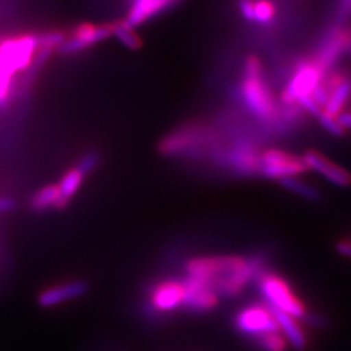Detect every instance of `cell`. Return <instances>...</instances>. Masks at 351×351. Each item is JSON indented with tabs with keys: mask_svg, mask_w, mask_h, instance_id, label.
Masks as SVG:
<instances>
[{
	"mask_svg": "<svg viewBox=\"0 0 351 351\" xmlns=\"http://www.w3.org/2000/svg\"><path fill=\"white\" fill-rule=\"evenodd\" d=\"M351 20V0H336L333 24L346 25Z\"/></svg>",
	"mask_w": 351,
	"mask_h": 351,
	"instance_id": "obj_28",
	"label": "cell"
},
{
	"mask_svg": "<svg viewBox=\"0 0 351 351\" xmlns=\"http://www.w3.org/2000/svg\"><path fill=\"white\" fill-rule=\"evenodd\" d=\"M13 88V75L0 69V106L8 101Z\"/></svg>",
	"mask_w": 351,
	"mask_h": 351,
	"instance_id": "obj_29",
	"label": "cell"
},
{
	"mask_svg": "<svg viewBox=\"0 0 351 351\" xmlns=\"http://www.w3.org/2000/svg\"><path fill=\"white\" fill-rule=\"evenodd\" d=\"M254 341L261 351H287L288 348V341L280 330L265 333Z\"/></svg>",
	"mask_w": 351,
	"mask_h": 351,
	"instance_id": "obj_24",
	"label": "cell"
},
{
	"mask_svg": "<svg viewBox=\"0 0 351 351\" xmlns=\"http://www.w3.org/2000/svg\"><path fill=\"white\" fill-rule=\"evenodd\" d=\"M14 208V201H12L11 198H4V197H0V213H10Z\"/></svg>",
	"mask_w": 351,
	"mask_h": 351,
	"instance_id": "obj_32",
	"label": "cell"
},
{
	"mask_svg": "<svg viewBox=\"0 0 351 351\" xmlns=\"http://www.w3.org/2000/svg\"><path fill=\"white\" fill-rule=\"evenodd\" d=\"M185 297L184 282L180 280H164L149 291V306L156 314H169L182 307Z\"/></svg>",
	"mask_w": 351,
	"mask_h": 351,
	"instance_id": "obj_12",
	"label": "cell"
},
{
	"mask_svg": "<svg viewBox=\"0 0 351 351\" xmlns=\"http://www.w3.org/2000/svg\"><path fill=\"white\" fill-rule=\"evenodd\" d=\"M101 163V155L98 151L93 150L88 151L86 154H84L78 162L75 164V167L84 173V175L88 177V175H91Z\"/></svg>",
	"mask_w": 351,
	"mask_h": 351,
	"instance_id": "obj_26",
	"label": "cell"
},
{
	"mask_svg": "<svg viewBox=\"0 0 351 351\" xmlns=\"http://www.w3.org/2000/svg\"><path fill=\"white\" fill-rule=\"evenodd\" d=\"M234 326L239 333L258 339L259 336L280 330L272 308L265 303H251L234 316Z\"/></svg>",
	"mask_w": 351,
	"mask_h": 351,
	"instance_id": "obj_10",
	"label": "cell"
},
{
	"mask_svg": "<svg viewBox=\"0 0 351 351\" xmlns=\"http://www.w3.org/2000/svg\"><path fill=\"white\" fill-rule=\"evenodd\" d=\"M316 119H317L319 124L323 126L328 133H330V134H333L336 137H341V136H343L346 133V130L339 125L337 117L330 116L324 110L320 111V113L316 116Z\"/></svg>",
	"mask_w": 351,
	"mask_h": 351,
	"instance_id": "obj_27",
	"label": "cell"
},
{
	"mask_svg": "<svg viewBox=\"0 0 351 351\" xmlns=\"http://www.w3.org/2000/svg\"><path fill=\"white\" fill-rule=\"evenodd\" d=\"M237 97L243 108L258 121L269 125L276 119L278 106L264 78L263 64L256 55H249L243 62Z\"/></svg>",
	"mask_w": 351,
	"mask_h": 351,
	"instance_id": "obj_3",
	"label": "cell"
},
{
	"mask_svg": "<svg viewBox=\"0 0 351 351\" xmlns=\"http://www.w3.org/2000/svg\"><path fill=\"white\" fill-rule=\"evenodd\" d=\"M278 184L289 191H291V193H294L300 197H303L307 201L317 202L322 198V193L317 189L313 186L311 184H307V182L302 181L298 177L280 180Z\"/></svg>",
	"mask_w": 351,
	"mask_h": 351,
	"instance_id": "obj_23",
	"label": "cell"
},
{
	"mask_svg": "<svg viewBox=\"0 0 351 351\" xmlns=\"http://www.w3.org/2000/svg\"><path fill=\"white\" fill-rule=\"evenodd\" d=\"M337 120H339V125L342 126L346 132L351 130V111H342L337 116Z\"/></svg>",
	"mask_w": 351,
	"mask_h": 351,
	"instance_id": "obj_31",
	"label": "cell"
},
{
	"mask_svg": "<svg viewBox=\"0 0 351 351\" xmlns=\"http://www.w3.org/2000/svg\"><path fill=\"white\" fill-rule=\"evenodd\" d=\"M336 249L341 255L351 259V239H341L336 245Z\"/></svg>",
	"mask_w": 351,
	"mask_h": 351,
	"instance_id": "obj_30",
	"label": "cell"
},
{
	"mask_svg": "<svg viewBox=\"0 0 351 351\" xmlns=\"http://www.w3.org/2000/svg\"><path fill=\"white\" fill-rule=\"evenodd\" d=\"M255 280L258 290L262 294L265 304H268L271 308L285 313L295 319L304 320L314 326H319L323 323L320 317L307 311L306 306L294 294L293 289L285 278L278 276L275 272L264 269Z\"/></svg>",
	"mask_w": 351,
	"mask_h": 351,
	"instance_id": "obj_5",
	"label": "cell"
},
{
	"mask_svg": "<svg viewBox=\"0 0 351 351\" xmlns=\"http://www.w3.org/2000/svg\"><path fill=\"white\" fill-rule=\"evenodd\" d=\"M323 84L326 88V101L324 111L330 116L337 117L345 111V107L351 98V78L342 72H335L324 75Z\"/></svg>",
	"mask_w": 351,
	"mask_h": 351,
	"instance_id": "obj_14",
	"label": "cell"
},
{
	"mask_svg": "<svg viewBox=\"0 0 351 351\" xmlns=\"http://www.w3.org/2000/svg\"><path fill=\"white\" fill-rule=\"evenodd\" d=\"M30 208L36 213H43L49 210H64L65 206L62 201L58 184H50L37 190L30 199Z\"/></svg>",
	"mask_w": 351,
	"mask_h": 351,
	"instance_id": "obj_19",
	"label": "cell"
},
{
	"mask_svg": "<svg viewBox=\"0 0 351 351\" xmlns=\"http://www.w3.org/2000/svg\"><path fill=\"white\" fill-rule=\"evenodd\" d=\"M326 75V71L316 63L314 58L297 62L290 73L287 86L281 93V103L287 106H298L301 108L303 103L314 99L313 94Z\"/></svg>",
	"mask_w": 351,
	"mask_h": 351,
	"instance_id": "obj_6",
	"label": "cell"
},
{
	"mask_svg": "<svg viewBox=\"0 0 351 351\" xmlns=\"http://www.w3.org/2000/svg\"><path fill=\"white\" fill-rule=\"evenodd\" d=\"M261 152L258 143L247 136L223 141L210 154L208 160L239 177L261 176Z\"/></svg>",
	"mask_w": 351,
	"mask_h": 351,
	"instance_id": "obj_4",
	"label": "cell"
},
{
	"mask_svg": "<svg viewBox=\"0 0 351 351\" xmlns=\"http://www.w3.org/2000/svg\"><path fill=\"white\" fill-rule=\"evenodd\" d=\"M182 282L185 288L182 310L191 314H206L219 306L220 297L211 287L190 277H186Z\"/></svg>",
	"mask_w": 351,
	"mask_h": 351,
	"instance_id": "obj_13",
	"label": "cell"
},
{
	"mask_svg": "<svg viewBox=\"0 0 351 351\" xmlns=\"http://www.w3.org/2000/svg\"><path fill=\"white\" fill-rule=\"evenodd\" d=\"M38 51L37 34H24L0 40V66L14 75L34 63Z\"/></svg>",
	"mask_w": 351,
	"mask_h": 351,
	"instance_id": "obj_7",
	"label": "cell"
},
{
	"mask_svg": "<svg viewBox=\"0 0 351 351\" xmlns=\"http://www.w3.org/2000/svg\"><path fill=\"white\" fill-rule=\"evenodd\" d=\"M304 163L310 171H315L323 176L326 181L339 188H348L351 185V173L337 163L332 162L322 152L316 150H307L302 155Z\"/></svg>",
	"mask_w": 351,
	"mask_h": 351,
	"instance_id": "obj_15",
	"label": "cell"
},
{
	"mask_svg": "<svg viewBox=\"0 0 351 351\" xmlns=\"http://www.w3.org/2000/svg\"><path fill=\"white\" fill-rule=\"evenodd\" d=\"M223 141L221 130L211 123L190 121L165 134L158 143V152L165 158L208 159Z\"/></svg>",
	"mask_w": 351,
	"mask_h": 351,
	"instance_id": "obj_2",
	"label": "cell"
},
{
	"mask_svg": "<svg viewBox=\"0 0 351 351\" xmlns=\"http://www.w3.org/2000/svg\"><path fill=\"white\" fill-rule=\"evenodd\" d=\"M276 16L277 7L274 0H252V24L269 25Z\"/></svg>",
	"mask_w": 351,
	"mask_h": 351,
	"instance_id": "obj_22",
	"label": "cell"
},
{
	"mask_svg": "<svg viewBox=\"0 0 351 351\" xmlns=\"http://www.w3.org/2000/svg\"><path fill=\"white\" fill-rule=\"evenodd\" d=\"M66 38V34L60 30H51L37 34L38 49L58 51Z\"/></svg>",
	"mask_w": 351,
	"mask_h": 351,
	"instance_id": "obj_25",
	"label": "cell"
},
{
	"mask_svg": "<svg viewBox=\"0 0 351 351\" xmlns=\"http://www.w3.org/2000/svg\"><path fill=\"white\" fill-rule=\"evenodd\" d=\"M265 263L264 254L250 258L239 255L197 256L185 263V272L186 277L211 287L219 297L234 298L265 269Z\"/></svg>",
	"mask_w": 351,
	"mask_h": 351,
	"instance_id": "obj_1",
	"label": "cell"
},
{
	"mask_svg": "<svg viewBox=\"0 0 351 351\" xmlns=\"http://www.w3.org/2000/svg\"><path fill=\"white\" fill-rule=\"evenodd\" d=\"M88 291L85 281H71L53 288L47 289L38 297V303L42 307H53L65 302L82 297Z\"/></svg>",
	"mask_w": 351,
	"mask_h": 351,
	"instance_id": "obj_17",
	"label": "cell"
},
{
	"mask_svg": "<svg viewBox=\"0 0 351 351\" xmlns=\"http://www.w3.org/2000/svg\"><path fill=\"white\" fill-rule=\"evenodd\" d=\"M348 50H351V29L346 25L333 24L326 30V36L319 43L314 58L326 72L330 71L339 58Z\"/></svg>",
	"mask_w": 351,
	"mask_h": 351,
	"instance_id": "obj_11",
	"label": "cell"
},
{
	"mask_svg": "<svg viewBox=\"0 0 351 351\" xmlns=\"http://www.w3.org/2000/svg\"><path fill=\"white\" fill-rule=\"evenodd\" d=\"M274 316L276 319L277 326L280 332L284 335L289 343L295 349V350L303 351L307 346V339L304 336V332L302 329L301 324L298 320L290 315L281 313L278 310L272 308Z\"/></svg>",
	"mask_w": 351,
	"mask_h": 351,
	"instance_id": "obj_18",
	"label": "cell"
},
{
	"mask_svg": "<svg viewBox=\"0 0 351 351\" xmlns=\"http://www.w3.org/2000/svg\"><path fill=\"white\" fill-rule=\"evenodd\" d=\"M111 37H113V23H81L72 29L69 36H66L58 52L63 56H72L88 50Z\"/></svg>",
	"mask_w": 351,
	"mask_h": 351,
	"instance_id": "obj_9",
	"label": "cell"
},
{
	"mask_svg": "<svg viewBox=\"0 0 351 351\" xmlns=\"http://www.w3.org/2000/svg\"><path fill=\"white\" fill-rule=\"evenodd\" d=\"M178 1L180 0H139L132 3L125 20L133 27L142 25L175 7Z\"/></svg>",
	"mask_w": 351,
	"mask_h": 351,
	"instance_id": "obj_16",
	"label": "cell"
},
{
	"mask_svg": "<svg viewBox=\"0 0 351 351\" xmlns=\"http://www.w3.org/2000/svg\"><path fill=\"white\" fill-rule=\"evenodd\" d=\"M85 178H86V176L84 175L75 165L68 168L65 171V173L62 176L58 186H59L60 197H62V201L65 207L69 204V202L75 198V194L82 186Z\"/></svg>",
	"mask_w": 351,
	"mask_h": 351,
	"instance_id": "obj_20",
	"label": "cell"
},
{
	"mask_svg": "<svg viewBox=\"0 0 351 351\" xmlns=\"http://www.w3.org/2000/svg\"><path fill=\"white\" fill-rule=\"evenodd\" d=\"M310 169L303 158L281 149H265L261 152V176L271 180L300 177Z\"/></svg>",
	"mask_w": 351,
	"mask_h": 351,
	"instance_id": "obj_8",
	"label": "cell"
},
{
	"mask_svg": "<svg viewBox=\"0 0 351 351\" xmlns=\"http://www.w3.org/2000/svg\"><path fill=\"white\" fill-rule=\"evenodd\" d=\"M113 37L117 38L128 50L139 51L143 47V40L139 37L136 29L125 19L113 21Z\"/></svg>",
	"mask_w": 351,
	"mask_h": 351,
	"instance_id": "obj_21",
	"label": "cell"
}]
</instances>
